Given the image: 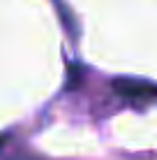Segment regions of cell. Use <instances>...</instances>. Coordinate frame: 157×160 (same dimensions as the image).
Instances as JSON below:
<instances>
[{
  "label": "cell",
  "instance_id": "1",
  "mask_svg": "<svg viewBox=\"0 0 157 160\" xmlns=\"http://www.w3.org/2000/svg\"><path fill=\"white\" fill-rule=\"evenodd\" d=\"M111 86L120 98L132 102H150L157 98V84H153V81L132 79V77H116L111 81Z\"/></svg>",
  "mask_w": 157,
  "mask_h": 160
},
{
  "label": "cell",
  "instance_id": "2",
  "mask_svg": "<svg viewBox=\"0 0 157 160\" xmlns=\"http://www.w3.org/2000/svg\"><path fill=\"white\" fill-rule=\"evenodd\" d=\"M81 79H83V70L79 63H69L67 68V88H79Z\"/></svg>",
  "mask_w": 157,
  "mask_h": 160
}]
</instances>
